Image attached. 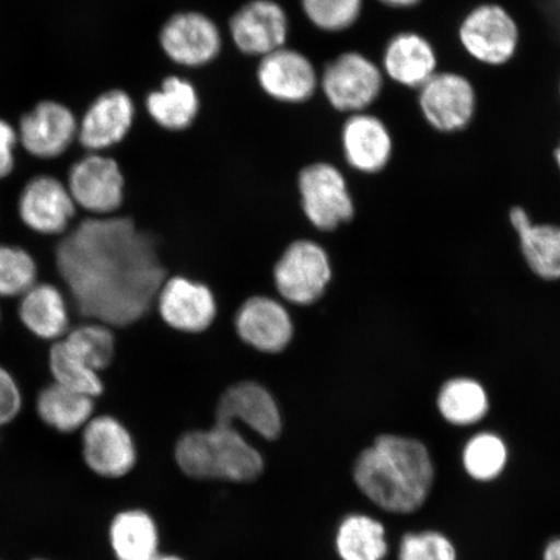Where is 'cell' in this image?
<instances>
[{"instance_id":"38","label":"cell","mask_w":560,"mask_h":560,"mask_svg":"<svg viewBox=\"0 0 560 560\" xmlns=\"http://www.w3.org/2000/svg\"><path fill=\"white\" fill-rule=\"evenodd\" d=\"M552 161H555L557 170L560 172V137L555 150H552Z\"/></svg>"},{"instance_id":"14","label":"cell","mask_w":560,"mask_h":560,"mask_svg":"<svg viewBox=\"0 0 560 560\" xmlns=\"http://www.w3.org/2000/svg\"><path fill=\"white\" fill-rule=\"evenodd\" d=\"M237 338L262 354L284 352L295 335L290 307L269 295H255L243 301L234 317Z\"/></svg>"},{"instance_id":"39","label":"cell","mask_w":560,"mask_h":560,"mask_svg":"<svg viewBox=\"0 0 560 560\" xmlns=\"http://www.w3.org/2000/svg\"><path fill=\"white\" fill-rule=\"evenodd\" d=\"M155 560H184L175 556H159Z\"/></svg>"},{"instance_id":"24","label":"cell","mask_w":560,"mask_h":560,"mask_svg":"<svg viewBox=\"0 0 560 560\" xmlns=\"http://www.w3.org/2000/svg\"><path fill=\"white\" fill-rule=\"evenodd\" d=\"M145 108L161 129L185 131L199 116L200 97L192 82L171 75L147 95Z\"/></svg>"},{"instance_id":"35","label":"cell","mask_w":560,"mask_h":560,"mask_svg":"<svg viewBox=\"0 0 560 560\" xmlns=\"http://www.w3.org/2000/svg\"><path fill=\"white\" fill-rule=\"evenodd\" d=\"M18 144V129L4 118H0V179L9 177L15 170Z\"/></svg>"},{"instance_id":"12","label":"cell","mask_w":560,"mask_h":560,"mask_svg":"<svg viewBox=\"0 0 560 560\" xmlns=\"http://www.w3.org/2000/svg\"><path fill=\"white\" fill-rule=\"evenodd\" d=\"M340 147L350 170L373 177L390 165L396 139L383 116L366 110L347 116L340 130Z\"/></svg>"},{"instance_id":"32","label":"cell","mask_w":560,"mask_h":560,"mask_svg":"<svg viewBox=\"0 0 560 560\" xmlns=\"http://www.w3.org/2000/svg\"><path fill=\"white\" fill-rule=\"evenodd\" d=\"M38 266L30 252L0 244V298L23 296L37 284Z\"/></svg>"},{"instance_id":"18","label":"cell","mask_w":560,"mask_h":560,"mask_svg":"<svg viewBox=\"0 0 560 560\" xmlns=\"http://www.w3.org/2000/svg\"><path fill=\"white\" fill-rule=\"evenodd\" d=\"M256 75L264 93L280 103H305L319 89V73L314 62L287 46L262 56Z\"/></svg>"},{"instance_id":"9","label":"cell","mask_w":560,"mask_h":560,"mask_svg":"<svg viewBox=\"0 0 560 560\" xmlns=\"http://www.w3.org/2000/svg\"><path fill=\"white\" fill-rule=\"evenodd\" d=\"M380 66L388 85L416 93L443 68V56L429 34L404 27L384 39Z\"/></svg>"},{"instance_id":"23","label":"cell","mask_w":560,"mask_h":560,"mask_svg":"<svg viewBox=\"0 0 560 560\" xmlns=\"http://www.w3.org/2000/svg\"><path fill=\"white\" fill-rule=\"evenodd\" d=\"M19 317L27 331L38 339L58 341L70 330L69 307L58 287L34 284L21 296Z\"/></svg>"},{"instance_id":"10","label":"cell","mask_w":560,"mask_h":560,"mask_svg":"<svg viewBox=\"0 0 560 560\" xmlns=\"http://www.w3.org/2000/svg\"><path fill=\"white\" fill-rule=\"evenodd\" d=\"M68 190L80 207L94 217L120 213L125 205L126 175L114 158L89 153L68 173Z\"/></svg>"},{"instance_id":"16","label":"cell","mask_w":560,"mask_h":560,"mask_svg":"<svg viewBox=\"0 0 560 560\" xmlns=\"http://www.w3.org/2000/svg\"><path fill=\"white\" fill-rule=\"evenodd\" d=\"M19 143L33 158L58 159L79 135V118L65 103L42 101L20 118Z\"/></svg>"},{"instance_id":"5","label":"cell","mask_w":560,"mask_h":560,"mask_svg":"<svg viewBox=\"0 0 560 560\" xmlns=\"http://www.w3.org/2000/svg\"><path fill=\"white\" fill-rule=\"evenodd\" d=\"M417 115L435 135H465L478 120L480 91L470 74L457 68H441L416 91Z\"/></svg>"},{"instance_id":"6","label":"cell","mask_w":560,"mask_h":560,"mask_svg":"<svg viewBox=\"0 0 560 560\" xmlns=\"http://www.w3.org/2000/svg\"><path fill=\"white\" fill-rule=\"evenodd\" d=\"M272 284L283 303L307 307L327 295L335 279L330 252L317 240L293 241L272 266Z\"/></svg>"},{"instance_id":"28","label":"cell","mask_w":560,"mask_h":560,"mask_svg":"<svg viewBox=\"0 0 560 560\" xmlns=\"http://www.w3.org/2000/svg\"><path fill=\"white\" fill-rule=\"evenodd\" d=\"M335 546L341 560H384L389 551L384 525L365 514H350L341 521Z\"/></svg>"},{"instance_id":"15","label":"cell","mask_w":560,"mask_h":560,"mask_svg":"<svg viewBox=\"0 0 560 560\" xmlns=\"http://www.w3.org/2000/svg\"><path fill=\"white\" fill-rule=\"evenodd\" d=\"M241 422L265 440H276L283 429L280 406L271 390L257 381H240L223 389L215 405L214 423Z\"/></svg>"},{"instance_id":"26","label":"cell","mask_w":560,"mask_h":560,"mask_svg":"<svg viewBox=\"0 0 560 560\" xmlns=\"http://www.w3.org/2000/svg\"><path fill=\"white\" fill-rule=\"evenodd\" d=\"M109 544L117 560H155L160 536L155 521L143 510H126L109 525Z\"/></svg>"},{"instance_id":"41","label":"cell","mask_w":560,"mask_h":560,"mask_svg":"<svg viewBox=\"0 0 560 560\" xmlns=\"http://www.w3.org/2000/svg\"><path fill=\"white\" fill-rule=\"evenodd\" d=\"M33 560H46V559H33Z\"/></svg>"},{"instance_id":"29","label":"cell","mask_w":560,"mask_h":560,"mask_svg":"<svg viewBox=\"0 0 560 560\" xmlns=\"http://www.w3.org/2000/svg\"><path fill=\"white\" fill-rule=\"evenodd\" d=\"M48 368H50L54 383L61 387L93 398L104 394L105 384L102 374L97 373L86 357L65 338L54 342L48 353Z\"/></svg>"},{"instance_id":"25","label":"cell","mask_w":560,"mask_h":560,"mask_svg":"<svg viewBox=\"0 0 560 560\" xmlns=\"http://www.w3.org/2000/svg\"><path fill=\"white\" fill-rule=\"evenodd\" d=\"M436 406L446 423L471 427L489 415L490 397L486 385L472 376H454L439 389Z\"/></svg>"},{"instance_id":"40","label":"cell","mask_w":560,"mask_h":560,"mask_svg":"<svg viewBox=\"0 0 560 560\" xmlns=\"http://www.w3.org/2000/svg\"><path fill=\"white\" fill-rule=\"evenodd\" d=\"M557 96H558V101L560 104V73L558 75V81H557Z\"/></svg>"},{"instance_id":"33","label":"cell","mask_w":560,"mask_h":560,"mask_svg":"<svg viewBox=\"0 0 560 560\" xmlns=\"http://www.w3.org/2000/svg\"><path fill=\"white\" fill-rule=\"evenodd\" d=\"M398 560H458V555L450 537L438 530H423L402 536Z\"/></svg>"},{"instance_id":"3","label":"cell","mask_w":560,"mask_h":560,"mask_svg":"<svg viewBox=\"0 0 560 560\" xmlns=\"http://www.w3.org/2000/svg\"><path fill=\"white\" fill-rule=\"evenodd\" d=\"M182 471L194 479L247 482L264 470V459L234 424L214 423L209 430L188 431L175 445Z\"/></svg>"},{"instance_id":"2","label":"cell","mask_w":560,"mask_h":560,"mask_svg":"<svg viewBox=\"0 0 560 560\" xmlns=\"http://www.w3.org/2000/svg\"><path fill=\"white\" fill-rule=\"evenodd\" d=\"M353 479L377 508L408 515L429 499L435 482V465L422 441L384 433L357 457Z\"/></svg>"},{"instance_id":"13","label":"cell","mask_w":560,"mask_h":560,"mask_svg":"<svg viewBox=\"0 0 560 560\" xmlns=\"http://www.w3.org/2000/svg\"><path fill=\"white\" fill-rule=\"evenodd\" d=\"M159 42L174 65L186 68L208 66L219 58L223 45L214 20L196 11L174 13L161 27Z\"/></svg>"},{"instance_id":"20","label":"cell","mask_w":560,"mask_h":560,"mask_svg":"<svg viewBox=\"0 0 560 560\" xmlns=\"http://www.w3.org/2000/svg\"><path fill=\"white\" fill-rule=\"evenodd\" d=\"M136 121V104L121 89L105 91L79 120L77 140L89 153H103L124 142Z\"/></svg>"},{"instance_id":"36","label":"cell","mask_w":560,"mask_h":560,"mask_svg":"<svg viewBox=\"0 0 560 560\" xmlns=\"http://www.w3.org/2000/svg\"><path fill=\"white\" fill-rule=\"evenodd\" d=\"M385 11L390 12H412L422 7L427 0H374Z\"/></svg>"},{"instance_id":"8","label":"cell","mask_w":560,"mask_h":560,"mask_svg":"<svg viewBox=\"0 0 560 560\" xmlns=\"http://www.w3.org/2000/svg\"><path fill=\"white\" fill-rule=\"evenodd\" d=\"M387 86L380 61L360 50L335 56L319 74V89L327 103L347 116L373 110Z\"/></svg>"},{"instance_id":"27","label":"cell","mask_w":560,"mask_h":560,"mask_svg":"<svg viewBox=\"0 0 560 560\" xmlns=\"http://www.w3.org/2000/svg\"><path fill=\"white\" fill-rule=\"evenodd\" d=\"M35 408L42 422L50 429L72 433L82 430L94 417L95 398L51 383L39 392Z\"/></svg>"},{"instance_id":"1","label":"cell","mask_w":560,"mask_h":560,"mask_svg":"<svg viewBox=\"0 0 560 560\" xmlns=\"http://www.w3.org/2000/svg\"><path fill=\"white\" fill-rule=\"evenodd\" d=\"M55 262L77 313L114 330L155 312L171 277L156 237L125 213L81 221L56 245Z\"/></svg>"},{"instance_id":"11","label":"cell","mask_w":560,"mask_h":560,"mask_svg":"<svg viewBox=\"0 0 560 560\" xmlns=\"http://www.w3.org/2000/svg\"><path fill=\"white\" fill-rule=\"evenodd\" d=\"M155 312L171 330L198 335L212 327L219 314V304L214 292L206 283L184 276H171L161 285Z\"/></svg>"},{"instance_id":"17","label":"cell","mask_w":560,"mask_h":560,"mask_svg":"<svg viewBox=\"0 0 560 560\" xmlns=\"http://www.w3.org/2000/svg\"><path fill=\"white\" fill-rule=\"evenodd\" d=\"M82 455L103 478H122L136 466L137 447L126 425L115 417H93L82 429Z\"/></svg>"},{"instance_id":"4","label":"cell","mask_w":560,"mask_h":560,"mask_svg":"<svg viewBox=\"0 0 560 560\" xmlns=\"http://www.w3.org/2000/svg\"><path fill=\"white\" fill-rule=\"evenodd\" d=\"M454 35L462 54L487 70L510 67L522 50L521 20L499 0H481L468 7L455 25Z\"/></svg>"},{"instance_id":"34","label":"cell","mask_w":560,"mask_h":560,"mask_svg":"<svg viewBox=\"0 0 560 560\" xmlns=\"http://www.w3.org/2000/svg\"><path fill=\"white\" fill-rule=\"evenodd\" d=\"M23 409V392L9 370L0 366V427L10 424Z\"/></svg>"},{"instance_id":"22","label":"cell","mask_w":560,"mask_h":560,"mask_svg":"<svg viewBox=\"0 0 560 560\" xmlns=\"http://www.w3.org/2000/svg\"><path fill=\"white\" fill-rule=\"evenodd\" d=\"M509 222L520 241L525 265L546 282L560 280V225L538 223L528 210L516 206L510 209Z\"/></svg>"},{"instance_id":"31","label":"cell","mask_w":560,"mask_h":560,"mask_svg":"<svg viewBox=\"0 0 560 560\" xmlns=\"http://www.w3.org/2000/svg\"><path fill=\"white\" fill-rule=\"evenodd\" d=\"M310 23L325 33H345L360 23L366 0H300Z\"/></svg>"},{"instance_id":"30","label":"cell","mask_w":560,"mask_h":560,"mask_svg":"<svg viewBox=\"0 0 560 560\" xmlns=\"http://www.w3.org/2000/svg\"><path fill=\"white\" fill-rule=\"evenodd\" d=\"M509 450L500 435L493 432L476 433L462 452V464L471 479L488 482L500 478L508 466Z\"/></svg>"},{"instance_id":"7","label":"cell","mask_w":560,"mask_h":560,"mask_svg":"<svg viewBox=\"0 0 560 560\" xmlns=\"http://www.w3.org/2000/svg\"><path fill=\"white\" fill-rule=\"evenodd\" d=\"M296 187L301 212L315 233L332 234L355 219V199L346 174L330 161L301 167Z\"/></svg>"},{"instance_id":"21","label":"cell","mask_w":560,"mask_h":560,"mask_svg":"<svg viewBox=\"0 0 560 560\" xmlns=\"http://www.w3.org/2000/svg\"><path fill=\"white\" fill-rule=\"evenodd\" d=\"M77 206L67 185L54 175H37L24 186L19 214L27 229L40 235L67 233Z\"/></svg>"},{"instance_id":"37","label":"cell","mask_w":560,"mask_h":560,"mask_svg":"<svg viewBox=\"0 0 560 560\" xmlns=\"http://www.w3.org/2000/svg\"><path fill=\"white\" fill-rule=\"evenodd\" d=\"M542 560H560V537L555 538L546 545Z\"/></svg>"},{"instance_id":"19","label":"cell","mask_w":560,"mask_h":560,"mask_svg":"<svg viewBox=\"0 0 560 560\" xmlns=\"http://www.w3.org/2000/svg\"><path fill=\"white\" fill-rule=\"evenodd\" d=\"M229 30L237 50L262 58L287 45L290 19L276 0H250L231 16Z\"/></svg>"}]
</instances>
